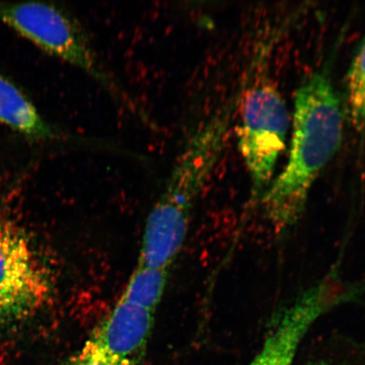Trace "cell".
Instances as JSON below:
<instances>
[{
    "instance_id": "obj_5",
    "label": "cell",
    "mask_w": 365,
    "mask_h": 365,
    "mask_svg": "<svg viewBox=\"0 0 365 365\" xmlns=\"http://www.w3.org/2000/svg\"><path fill=\"white\" fill-rule=\"evenodd\" d=\"M0 20L46 53L113 86L81 27L61 9L39 2L0 4Z\"/></svg>"
},
{
    "instance_id": "obj_9",
    "label": "cell",
    "mask_w": 365,
    "mask_h": 365,
    "mask_svg": "<svg viewBox=\"0 0 365 365\" xmlns=\"http://www.w3.org/2000/svg\"><path fill=\"white\" fill-rule=\"evenodd\" d=\"M168 270L137 266L121 300L156 312L168 282Z\"/></svg>"
},
{
    "instance_id": "obj_1",
    "label": "cell",
    "mask_w": 365,
    "mask_h": 365,
    "mask_svg": "<svg viewBox=\"0 0 365 365\" xmlns=\"http://www.w3.org/2000/svg\"><path fill=\"white\" fill-rule=\"evenodd\" d=\"M342 131L341 100L324 67L296 91L289 157L262 195L264 214L277 234L302 217L314 181L339 150Z\"/></svg>"
},
{
    "instance_id": "obj_6",
    "label": "cell",
    "mask_w": 365,
    "mask_h": 365,
    "mask_svg": "<svg viewBox=\"0 0 365 365\" xmlns=\"http://www.w3.org/2000/svg\"><path fill=\"white\" fill-rule=\"evenodd\" d=\"M155 312L120 299L67 365H143Z\"/></svg>"
},
{
    "instance_id": "obj_3",
    "label": "cell",
    "mask_w": 365,
    "mask_h": 365,
    "mask_svg": "<svg viewBox=\"0 0 365 365\" xmlns=\"http://www.w3.org/2000/svg\"><path fill=\"white\" fill-rule=\"evenodd\" d=\"M239 102V148L258 196L270 185L285 149L289 112L277 86L263 76L246 88Z\"/></svg>"
},
{
    "instance_id": "obj_7",
    "label": "cell",
    "mask_w": 365,
    "mask_h": 365,
    "mask_svg": "<svg viewBox=\"0 0 365 365\" xmlns=\"http://www.w3.org/2000/svg\"><path fill=\"white\" fill-rule=\"evenodd\" d=\"M349 298L334 293L327 282L316 285L286 309L248 365H294L301 342L318 318Z\"/></svg>"
},
{
    "instance_id": "obj_4",
    "label": "cell",
    "mask_w": 365,
    "mask_h": 365,
    "mask_svg": "<svg viewBox=\"0 0 365 365\" xmlns=\"http://www.w3.org/2000/svg\"><path fill=\"white\" fill-rule=\"evenodd\" d=\"M52 290L33 244L15 223L0 217V326L34 317Z\"/></svg>"
},
{
    "instance_id": "obj_8",
    "label": "cell",
    "mask_w": 365,
    "mask_h": 365,
    "mask_svg": "<svg viewBox=\"0 0 365 365\" xmlns=\"http://www.w3.org/2000/svg\"><path fill=\"white\" fill-rule=\"evenodd\" d=\"M0 123L31 140H51L61 137L26 94L2 76H0Z\"/></svg>"
},
{
    "instance_id": "obj_2",
    "label": "cell",
    "mask_w": 365,
    "mask_h": 365,
    "mask_svg": "<svg viewBox=\"0 0 365 365\" xmlns=\"http://www.w3.org/2000/svg\"><path fill=\"white\" fill-rule=\"evenodd\" d=\"M237 101H232L195 130L149 214L138 266L168 270L180 252L191 213L221 158Z\"/></svg>"
},
{
    "instance_id": "obj_10",
    "label": "cell",
    "mask_w": 365,
    "mask_h": 365,
    "mask_svg": "<svg viewBox=\"0 0 365 365\" xmlns=\"http://www.w3.org/2000/svg\"><path fill=\"white\" fill-rule=\"evenodd\" d=\"M346 110L357 132L365 130V36L359 45L346 77Z\"/></svg>"
}]
</instances>
